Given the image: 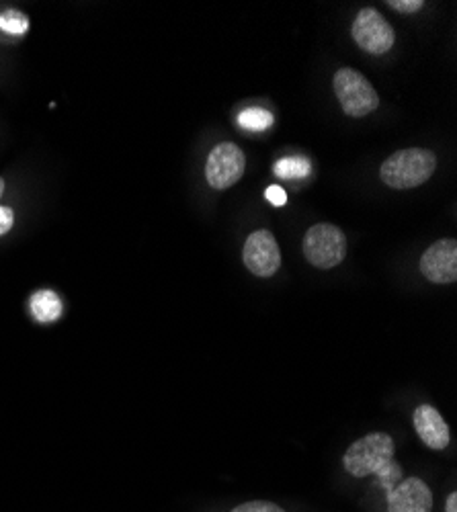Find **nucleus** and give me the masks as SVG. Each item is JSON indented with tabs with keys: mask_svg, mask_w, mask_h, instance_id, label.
Instances as JSON below:
<instances>
[{
	"mask_svg": "<svg viewBox=\"0 0 457 512\" xmlns=\"http://www.w3.org/2000/svg\"><path fill=\"white\" fill-rule=\"evenodd\" d=\"M396 443L386 433H369L355 441L343 455L345 472L353 478L376 476L382 490L394 488L402 478V467L394 459Z\"/></svg>",
	"mask_w": 457,
	"mask_h": 512,
	"instance_id": "obj_1",
	"label": "nucleus"
},
{
	"mask_svg": "<svg viewBox=\"0 0 457 512\" xmlns=\"http://www.w3.org/2000/svg\"><path fill=\"white\" fill-rule=\"evenodd\" d=\"M437 166L433 152L423 148H408L394 152L380 168L382 181L392 189H414L427 183Z\"/></svg>",
	"mask_w": 457,
	"mask_h": 512,
	"instance_id": "obj_2",
	"label": "nucleus"
},
{
	"mask_svg": "<svg viewBox=\"0 0 457 512\" xmlns=\"http://www.w3.org/2000/svg\"><path fill=\"white\" fill-rule=\"evenodd\" d=\"M332 87L349 117H365L380 107V97L373 84L353 68H341L332 80Z\"/></svg>",
	"mask_w": 457,
	"mask_h": 512,
	"instance_id": "obj_3",
	"label": "nucleus"
},
{
	"mask_svg": "<svg viewBox=\"0 0 457 512\" xmlns=\"http://www.w3.org/2000/svg\"><path fill=\"white\" fill-rule=\"evenodd\" d=\"M304 256L316 269L337 267L347 256V236L332 224H316L304 236Z\"/></svg>",
	"mask_w": 457,
	"mask_h": 512,
	"instance_id": "obj_4",
	"label": "nucleus"
},
{
	"mask_svg": "<svg viewBox=\"0 0 457 512\" xmlns=\"http://www.w3.org/2000/svg\"><path fill=\"white\" fill-rule=\"evenodd\" d=\"M353 39L363 52L371 56H382L392 50L396 35L380 11L363 9L353 21Z\"/></svg>",
	"mask_w": 457,
	"mask_h": 512,
	"instance_id": "obj_5",
	"label": "nucleus"
},
{
	"mask_svg": "<svg viewBox=\"0 0 457 512\" xmlns=\"http://www.w3.org/2000/svg\"><path fill=\"white\" fill-rule=\"evenodd\" d=\"M244 168H246L244 152L236 144L224 142V144H218L210 152V156H207L205 179L214 189H228L242 179Z\"/></svg>",
	"mask_w": 457,
	"mask_h": 512,
	"instance_id": "obj_6",
	"label": "nucleus"
},
{
	"mask_svg": "<svg viewBox=\"0 0 457 512\" xmlns=\"http://www.w3.org/2000/svg\"><path fill=\"white\" fill-rule=\"evenodd\" d=\"M244 267L257 277H273L281 267V250L271 232L259 230L253 232L244 242L242 250Z\"/></svg>",
	"mask_w": 457,
	"mask_h": 512,
	"instance_id": "obj_7",
	"label": "nucleus"
},
{
	"mask_svg": "<svg viewBox=\"0 0 457 512\" xmlns=\"http://www.w3.org/2000/svg\"><path fill=\"white\" fill-rule=\"evenodd\" d=\"M421 273L437 285H449L457 279V242L453 238L437 240L421 256Z\"/></svg>",
	"mask_w": 457,
	"mask_h": 512,
	"instance_id": "obj_8",
	"label": "nucleus"
},
{
	"mask_svg": "<svg viewBox=\"0 0 457 512\" xmlns=\"http://www.w3.org/2000/svg\"><path fill=\"white\" fill-rule=\"evenodd\" d=\"M388 512H433V492L421 478L400 480L386 492Z\"/></svg>",
	"mask_w": 457,
	"mask_h": 512,
	"instance_id": "obj_9",
	"label": "nucleus"
},
{
	"mask_svg": "<svg viewBox=\"0 0 457 512\" xmlns=\"http://www.w3.org/2000/svg\"><path fill=\"white\" fill-rule=\"evenodd\" d=\"M412 422H414V429H417V435L429 449L443 451L449 447L451 443L449 426L435 406L421 404L417 410H414Z\"/></svg>",
	"mask_w": 457,
	"mask_h": 512,
	"instance_id": "obj_10",
	"label": "nucleus"
},
{
	"mask_svg": "<svg viewBox=\"0 0 457 512\" xmlns=\"http://www.w3.org/2000/svg\"><path fill=\"white\" fill-rule=\"evenodd\" d=\"M29 312H31L35 322L52 324V322H58L62 318L64 302L54 289H39L31 295Z\"/></svg>",
	"mask_w": 457,
	"mask_h": 512,
	"instance_id": "obj_11",
	"label": "nucleus"
},
{
	"mask_svg": "<svg viewBox=\"0 0 457 512\" xmlns=\"http://www.w3.org/2000/svg\"><path fill=\"white\" fill-rule=\"evenodd\" d=\"M312 173V162L304 156H287L275 162V175L281 179H304Z\"/></svg>",
	"mask_w": 457,
	"mask_h": 512,
	"instance_id": "obj_12",
	"label": "nucleus"
},
{
	"mask_svg": "<svg viewBox=\"0 0 457 512\" xmlns=\"http://www.w3.org/2000/svg\"><path fill=\"white\" fill-rule=\"evenodd\" d=\"M238 125L248 132H265L273 125V115L263 107H248L238 113Z\"/></svg>",
	"mask_w": 457,
	"mask_h": 512,
	"instance_id": "obj_13",
	"label": "nucleus"
},
{
	"mask_svg": "<svg viewBox=\"0 0 457 512\" xmlns=\"http://www.w3.org/2000/svg\"><path fill=\"white\" fill-rule=\"evenodd\" d=\"M0 31L11 37H21L29 31V17L19 9H7L0 13Z\"/></svg>",
	"mask_w": 457,
	"mask_h": 512,
	"instance_id": "obj_14",
	"label": "nucleus"
},
{
	"mask_svg": "<svg viewBox=\"0 0 457 512\" xmlns=\"http://www.w3.org/2000/svg\"><path fill=\"white\" fill-rule=\"evenodd\" d=\"M230 512H285V510L279 504L269 502V500H251V502L238 504Z\"/></svg>",
	"mask_w": 457,
	"mask_h": 512,
	"instance_id": "obj_15",
	"label": "nucleus"
},
{
	"mask_svg": "<svg viewBox=\"0 0 457 512\" xmlns=\"http://www.w3.org/2000/svg\"><path fill=\"white\" fill-rule=\"evenodd\" d=\"M388 7L396 9L398 13L410 15V13H419L425 7V3L423 0H388Z\"/></svg>",
	"mask_w": 457,
	"mask_h": 512,
	"instance_id": "obj_16",
	"label": "nucleus"
},
{
	"mask_svg": "<svg viewBox=\"0 0 457 512\" xmlns=\"http://www.w3.org/2000/svg\"><path fill=\"white\" fill-rule=\"evenodd\" d=\"M15 226V211L7 205H0V236L11 232Z\"/></svg>",
	"mask_w": 457,
	"mask_h": 512,
	"instance_id": "obj_17",
	"label": "nucleus"
},
{
	"mask_svg": "<svg viewBox=\"0 0 457 512\" xmlns=\"http://www.w3.org/2000/svg\"><path fill=\"white\" fill-rule=\"evenodd\" d=\"M265 197L269 199V203H273L275 207H281L287 203V193L283 191V187H277V185H271L267 191H265Z\"/></svg>",
	"mask_w": 457,
	"mask_h": 512,
	"instance_id": "obj_18",
	"label": "nucleus"
},
{
	"mask_svg": "<svg viewBox=\"0 0 457 512\" xmlns=\"http://www.w3.org/2000/svg\"><path fill=\"white\" fill-rule=\"evenodd\" d=\"M445 512H457V494L455 492H451L445 498Z\"/></svg>",
	"mask_w": 457,
	"mask_h": 512,
	"instance_id": "obj_19",
	"label": "nucleus"
},
{
	"mask_svg": "<svg viewBox=\"0 0 457 512\" xmlns=\"http://www.w3.org/2000/svg\"><path fill=\"white\" fill-rule=\"evenodd\" d=\"M3 193H5V181L0 179V197H3Z\"/></svg>",
	"mask_w": 457,
	"mask_h": 512,
	"instance_id": "obj_20",
	"label": "nucleus"
}]
</instances>
